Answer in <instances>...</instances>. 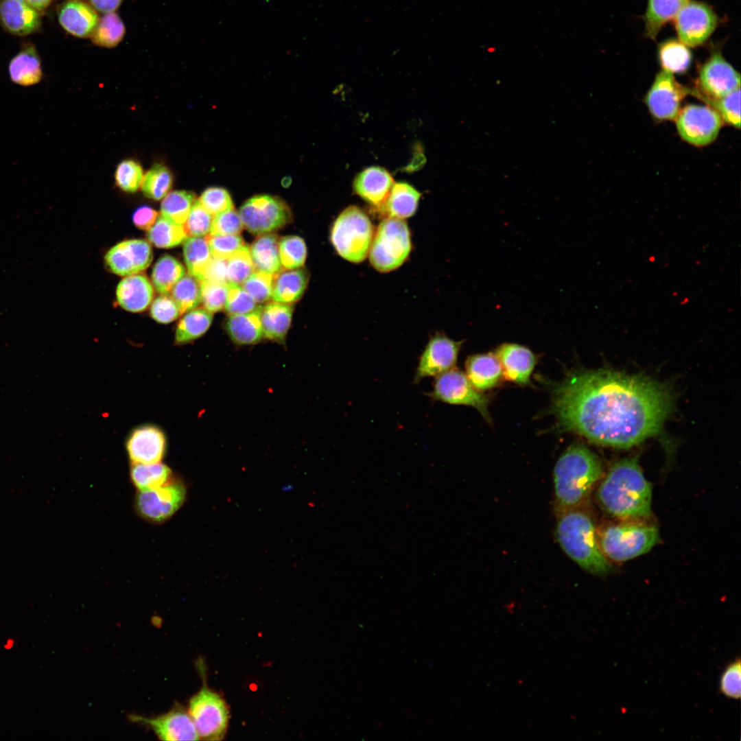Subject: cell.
Segmentation results:
<instances>
[{"label":"cell","instance_id":"cell-1","mask_svg":"<svg viewBox=\"0 0 741 741\" xmlns=\"http://www.w3.org/2000/svg\"><path fill=\"white\" fill-rule=\"evenodd\" d=\"M672 405L663 386L611 370L572 372L552 390V412L562 430L617 448L657 434Z\"/></svg>","mask_w":741,"mask_h":741},{"label":"cell","instance_id":"cell-2","mask_svg":"<svg viewBox=\"0 0 741 741\" xmlns=\"http://www.w3.org/2000/svg\"><path fill=\"white\" fill-rule=\"evenodd\" d=\"M597 498L619 520L646 521L652 515V488L635 458L615 463L601 482Z\"/></svg>","mask_w":741,"mask_h":741},{"label":"cell","instance_id":"cell-3","mask_svg":"<svg viewBox=\"0 0 741 741\" xmlns=\"http://www.w3.org/2000/svg\"><path fill=\"white\" fill-rule=\"evenodd\" d=\"M602 474L598 457L585 445H570L554 470L555 510L557 514L582 507Z\"/></svg>","mask_w":741,"mask_h":741},{"label":"cell","instance_id":"cell-4","mask_svg":"<svg viewBox=\"0 0 741 741\" xmlns=\"http://www.w3.org/2000/svg\"><path fill=\"white\" fill-rule=\"evenodd\" d=\"M557 515L556 537L564 552L590 574L611 573V563L599 548L591 517L582 507Z\"/></svg>","mask_w":741,"mask_h":741},{"label":"cell","instance_id":"cell-5","mask_svg":"<svg viewBox=\"0 0 741 741\" xmlns=\"http://www.w3.org/2000/svg\"><path fill=\"white\" fill-rule=\"evenodd\" d=\"M596 538L609 561L623 562L648 552L659 536L657 528L646 521L620 520L596 529Z\"/></svg>","mask_w":741,"mask_h":741},{"label":"cell","instance_id":"cell-6","mask_svg":"<svg viewBox=\"0 0 741 741\" xmlns=\"http://www.w3.org/2000/svg\"><path fill=\"white\" fill-rule=\"evenodd\" d=\"M373 236V226L368 215L359 207L350 206L334 222L331 241L340 256L360 263L366 258Z\"/></svg>","mask_w":741,"mask_h":741},{"label":"cell","instance_id":"cell-7","mask_svg":"<svg viewBox=\"0 0 741 741\" xmlns=\"http://www.w3.org/2000/svg\"><path fill=\"white\" fill-rule=\"evenodd\" d=\"M411 248L407 223L401 219L386 217L373 236L368 252L370 262L379 272H390L404 263Z\"/></svg>","mask_w":741,"mask_h":741},{"label":"cell","instance_id":"cell-8","mask_svg":"<svg viewBox=\"0 0 741 741\" xmlns=\"http://www.w3.org/2000/svg\"><path fill=\"white\" fill-rule=\"evenodd\" d=\"M187 711L200 739L222 740L230 720L229 707L224 698L205 683L189 701Z\"/></svg>","mask_w":741,"mask_h":741},{"label":"cell","instance_id":"cell-9","mask_svg":"<svg viewBox=\"0 0 741 741\" xmlns=\"http://www.w3.org/2000/svg\"><path fill=\"white\" fill-rule=\"evenodd\" d=\"M187 496V484L181 478L173 477L158 488L139 491L134 508L143 519L159 524L173 516L184 504Z\"/></svg>","mask_w":741,"mask_h":741},{"label":"cell","instance_id":"cell-10","mask_svg":"<svg viewBox=\"0 0 741 741\" xmlns=\"http://www.w3.org/2000/svg\"><path fill=\"white\" fill-rule=\"evenodd\" d=\"M427 395L434 401L473 407L487 421H491L489 397L475 389L467 375L457 368L436 376L433 389Z\"/></svg>","mask_w":741,"mask_h":741},{"label":"cell","instance_id":"cell-11","mask_svg":"<svg viewBox=\"0 0 741 741\" xmlns=\"http://www.w3.org/2000/svg\"><path fill=\"white\" fill-rule=\"evenodd\" d=\"M239 215L244 227L256 235H263L280 228L291 220V212L281 199L259 195L246 200Z\"/></svg>","mask_w":741,"mask_h":741},{"label":"cell","instance_id":"cell-12","mask_svg":"<svg viewBox=\"0 0 741 741\" xmlns=\"http://www.w3.org/2000/svg\"><path fill=\"white\" fill-rule=\"evenodd\" d=\"M676 126L681 137L695 146H705L718 137L722 126L718 113L710 106L690 104L679 110Z\"/></svg>","mask_w":741,"mask_h":741},{"label":"cell","instance_id":"cell-13","mask_svg":"<svg viewBox=\"0 0 741 741\" xmlns=\"http://www.w3.org/2000/svg\"><path fill=\"white\" fill-rule=\"evenodd\" d=\"M679 40L687 47L703 44L718 25V17L704 2L688 0L674 18Z\"/></svg>","mask_w":741,"mask_h":741},{"label":"cell","instance_id":"cell-14","mask_svg":"<svg viewBox=\"0 0 741 741\" xmlns=\"http://www.w3.org/2000/svg\"><path fill=\"white\" fill-rule=\"evenodd\" d=\"M697 88L694 93L705 102L719 99L740 88V75L720 51H715L701 68Z\"/></svg>","mask_w":741,"mask_h":741},{"label":"cell","instance_id":"cell-15","mask_svg":"<svg viewBox=\"0 0 741 741\" xmlns=\"http://www.w3.org/2000/svg\"><path fill=\"white\" fill-rule=\"evenodd\" d=\"M462 343L440 333L432 336L419 359L414 383L419 384L425 377H436L455 368Z\"/></svg>","mask_w":741,"mask_h":741},{"label":"cell","instance_id":"cell-16","mask_svg":"<svg viewBox=\"0 0 741 741\" xmlns=\"http://www.w3.org/2000/svg\"><path fill=\"white\" fill-rule=\"evenodd\" d=\"M690 91L679 84L673 74L660 71L645 97V102L651 115L659 120H674L682 100Z\"/></svg>","mask_w":741,"mask_h":741},{"label":"cell","instance_id":"cell-17","mask_svg":"<svg viewBox=\"0 0 741 741\" xmlns=\"http://www.w3.org/2000/svg\"><path fill=\"white\" fill-rule=\"evenodd\" d=\"M130 719L148 727L161 740H200L196 728L187 711L176 705L169 711L154 717L132 714Z\"/></svg>","mask_w":741,"mask_h":741},{"label":"cell","instance_id":"cell-18","mask_svg":"<svg viewBox=\"0 0 741 741\" xmlns=\"http://www.w3.org/2000/svg\"><path fill=\"white\" fill-rule=\"evenodd\" d=\"M104 259L113 273L126 277L146 270L152 263L153 254L149 242L134 239L121 242L113 246L106 252Z\"/></svg>","mask_w":741,"mask_h":741},{"label":"cell","instance_id":"cell-19","mask_svg":"<svg viewBox=\"0 0 741 741\" xmlns=\"http://www.w3.org/2000/svg\"><path fill=\"white\" fill-rule=\"evenodd\" d=\"M40 12L25 0H0V25L8 33L25 36L41 27Z\"/></svg>","mask_w":741,"mask_h":741},{"label":"cell","instance_id":"cell-20","mask_svg":"<svg viewBox=\"0 0 741 741\" xmlns=\"http://www.w3.org/2000/svg\"><path fill=\"white\" fill-rule=\"evenodd\" d=\"M495 355L502 368L503 377L520 385L529 383L537 363L534 353L527 347L514 343H504L495 350Z\"/></svg>","mask_w":741,"mask_h":741},{"label":"cell","instance_id":"cell-21","mask_svg":"<svg viewBox=\"0 0 741 741\" xmlns=\"http://www.w3.org/2000/svg\"><path fill=\"white\" fill-rule=\"evenodd\" d=\"M163 432L152 425H146L133 431L126 448L132 463L152 464L161 462L165 451Z\"/></svg>","mask_w":741,"mask_h":741},{"label":"cell","instance_id":"cell-22","mask_svg":"<svg viewBox=\"0 0 741 741\" xmlns=\"http://www.w3.org/2000/svg\"><path fill=\"white\" fill-rule=\"evenodd\" d=\"M57 17L67 32L81 38H90L99 20L97 11L82 0H67L61 3Z\"/></svg>","mask_w":741,"mask_h":741},{"label":"cell","instance_id":"cell-23","mask_svg":"<svg viewBox=\"0 0 741 741\" xmlns=\"http://www.w3.org/2000/svg\"><path fill=\"white\" fill-rule=\"evenodd\" d=\"M393 184V178L387 170L374 166L356 176L353 188L363 200L378 208L388 198Z\"/></svg>","mask_w":741,"mask_h":741},{"label":"cell","instance_id":"cell-24","mask_svg":"<svg viewBox=\"0 0 741 741\" xmlns=\"http://www.w3.org/2000/svg\"><path fill=\"white\" fill-rule=\"evenodd\" d=\"M154 289L148 279L141 274L126 276L117 285L116 298L123 309L130 312L145 310L152 302Z\"/></svg>","mask_w":741,"mask_h":741},{"label":"cell","instance_id":"cell-25","mask_svg":"<svg viewBox=\"0 0 741 741\" xmlns=\"http://www.w3.org/2000/svg\"><path fill=\"white\" fill-rule=\"evenodd\" d=\"M8 74L11 82L27 87L39 84L43 79L41 59L33 44H25L10 60Z\"/></svg>","mask_w":741,"mask_h":741},{"label":"cell","instance_id":"cell-26","mask_svg":"<svg viewBox=\"0 0 741 741\" xmlns=\"http://www.w3.org/2000/svg\"><path fill=\"white\" fill-rule=\"evenodd\" d=\"M466 375L479 391L496 386L503 377L501 365L491 353L469 356L465 363Z\"/></svg>","mask_w":741,"mask_h":741},{"label":"cell","instance_id":"cell-27","mask_svg":"<svg viewBox=\"0 0 741 741\" xmlns=\"http://www.w3.org/2000/svg\"><path fill=\"white\" fill-rule=\"evenodd\" d=\"M259 311V307L250 313L229 315L225 322V330L234 344L252 345L264 338Z\"/></svg>","mask_w":741,"mask_h":741},{"label":"cell","instance_id":"cell-28","mask_svg":"<svg viewBox=\"0 0 741 741\" xmlns=\"http://www.w3.org/2000/svg\"><path fill=\"white\" fill-rule=\"evenodd\" d=\"M259 314L264 338L284 344L291 325L292 307L274 301L260 307Z\"/></svg>","mask_w":741,"mask_h":741},{"label":"cell","instance_id":"cell-29","mask_svg":"<svg viewBox=\"0 0 741 741\" xmlns=\"http://www.w3.org/2000/svg\"><path fill=\"white\" fill-rule=\"evenodd\" d=\"M421 193L406 183H394L385 202L379 207L387 217L405 219L413 215Z\"/></svg>","mask_w":741,"mask_h":741},{"label":"cell","instance_id":"cell-30","mask_svg":"<svg viewBox=\"0 0 741 741\" xmlns=\"http://www.w3.org/2000/svg\"><path fill=\"white\" fill-rule=\"evenodd\" d=\"M308 283V274L304 268L287 269L274 275L272 299L290 304L298 301Z\"/></svg>","mask_w":741,"mask_h":741},{"label":"cell","instance_id":"cell-31","mask_svg":"<svg viewBox=\"0 0 741 741\" xmlns=\"http://www.w3.org/2000/svg\"><path fill=\"white\" fill-rule=\"evenodd\" d=\"M279 242L276 235L268 233L253 242L249 248L255 271L275 275L282 270Z\"/></svg>","mask_w":741,"mask_h":741},{"label":"cell","instance_id":"cell-32","mask_svg":"<svg viewBox=\"0 0 741 741\" xmlns=\"http://www.w3.org/2000/svg\"><path fill=\"white\" fill-rule=\"evenodd\" d=\"M688 0H648L644 17L645 34L655 40L662 27L675 18Z\"/></svg>","mask_w":741,"mask_h":741},{"label":"cell","instance_id":"cell-33","mask_svg":"<svg viewBox=\"0 0 741 741\" xmlns=\"http://www.w3.org/2000/svg\"><path fill=\"white\" fill-rule=\"evenodd\" d=\"M183 256L190 275L199 282L212 259L207 237H189L183 244Z\"/></svg>","mask_w":741,"mask_h":741},{"label":"cell","instance_id":"cell-34","mask_svg":"<svg viewBox=\"0 0 741 741\" xmlns=\"http://www.w3.org/2000/svg\"><path fill=\"white\" fill-rule=\"evenodd\" d=\"M130 479L139 491L158 488L172 478V472L168 466L159 462L152 464L132 463Z\"/></svg>","mask_w":741,"mask_h":741},{"label":"cell","instance_id":"cell-35","mask_svg":"<svg viewBox=\"0 0 741 741\" xmlns=\"http://www.w3.org/2000/svg\"><path fill=\"white\" fill-rule=\"evenodd\" d=\"M658 57L663 70L672 74L685 72L692 59L688 47L674 38L666 40L659 45Z\"/></svg>","mask_w":741,"mask_h":741},{"label":"cell","instance_id":"cell-36","mask_svg":"<svg viewBox=\"0 0 741 741\" xmlns=\"http://www.w3.org/2000/svg\"><path fill=\"white\" fill-rule=\"evenodd\" d=\"M212 313L204 308L191 309L180 320L175 333V342L182 344L203 336L210 327Z\"/></svg>","mask_w":741,"mask_h":741},{"label":"cell","instance_id":"cell-37","mask_svg":"<svg viewBox=\"0 0 741 741\" xmlns=\"http://www.w3.org/2000/svg\"><path fill=\"white\" fill-rule=\"evenodd\" d=\"M185 273L184 266L178 260L171 255H164L154 266L152 281L158 293L168 295Z\"/></svg>","mask_w":741,"mask_h":741},{"label":"cell","instance_id":"cell-38","mask_svg":"<svg viewBox=\"0 0 741 741\" xmlns=\"http://www.w3.org/2000/svg\"><path fill=\"white\" fill-rule=\"evenodd\" d=\"M147 237L156 247L170 248L184 242L187 235L183 224L175 223L161 214L148 231Z\"/></svg>","mask_w":741,"mask_h":741},{"label":"cell","instance_id":"cell-39","mask_svg":"<svg viewBox=\"0 0 741 741\" xmlns=\"http://www.w3.org/2000/svg\"><path fill=\"white\" fill-rule=\"evenodd\" d=\"M125 34L126 27L121 19L113 12L106 13L99 18L90 38L97 46L112 48L123 40Z\"/></svg>","mask_w":741,"mask_h":741},{"label":"cell","instance_id":"cell-40","mask_svg":"<svg viewBox=\"0 0 741 741\" xmlns=\"http://www.w3.org/2000/svg\"><path fill=\"white\" fill-rule=\"evenodd\" d=\"M194 202L195 195L191 191H172L163 198L161 214L175 223L184 224Z\"/></svg>","mask_w":741,"mask_h":741},{"label":"cell","instance_id":"cell-41","mask_svg":"<svg viewBox=\"0 0 741 741\" xmlns=\"http://www.w3.org/2000/svg\"><path fill=\"white\" fill-rule=\"evenodd\" d=\"M172 183L173 176L170 170L165 165L156 164L143 177L141 189L148 198L159 200L168 193Z\"/></svg>","mask_w":741,"mask_h":741},{"label":"cell","instance_id":"cell-42","mask_svg":"<svg viewBox=\"0 0 741 741\" xmlns=\"http://www.w3.org/2000/svg\"><path fill=\"white\" fill-rule=\"evenodd\" d=\"M170 293L180 315L195 309L201 303L200 283L189 274H185Z\"/></svg>","mask_w":741,"mask_h":741},{"label":"cell","instance_id":"cell-43","mask_svg":"<svg viewBox=\"0 0 741 741\" xmlns=\"http://www.w3.org/2000/svg\"><path fill=\"white\" fill-rule=\"evenodd\" d=\"M281 265L285 269L301 268L306 259L307 248L304 240L298 236H286L279 242Z\"/></svg>","mask_w":741,"mask_h":741},{"label":"cell","instance_id":"cell-44","mask_svg":"<svg viewBox=\"0 0 741 741\" xmlns=\"http://www.w3.org/2000/svg\"><path fill=\"white\" fill-rule=\"evenodd\" d=\"M228 282L241 285L254 271L250 248L244 245L226 259Z\"/></svg>","mask_w":741,"mask_h":741},{"label":"cell","instance_id":"cell-45","mask_svg":"<svg viewBox=\"0 0 741 741\" xmlns=\"http://www.w3.org/2000/svg\"><path fill=\"white\" fill-rule=\"evenodd\" d=\"M706 102L718 113L722 121L740 128V88L721 98L707 100Z\"/></svg>","mask_w":741,"mask_h":741},{"label":"cell","instance_id":"cell-46","mask_svg":"<svg viewBox=\"0 0 741 741\" xmlns=\"http://www.w3.org/2000/svg\"><path fill=\"white\" fill-rule=\"evenodd\" d=\"M200 283L201 303L205 309L215 313L224 309L228 283L204 279Z\"/></svg>","mask_w":741,"mask_h":741},{"label":"cell","instance_id":"cell-47","mask_svg":"<svg viewBox=\"0 0 741 741\" xmlns=\"http://www.w3.org/2000/svg\"><path fill=\"white\" fill-rule=\"evenodd\" d=\"M213 215L195 200L183 226L187 236L206 237L210 233Z\"/></svg>","mask_w":741,"mask_h":741},{"label":"cell","instance_id":"cell-48","mask_svg":"<svg viewBox=\"0 0 741 741\" xmlns=\"http://www.w3.org/2000/svg\"><path fill=\"white\" fill-rule=\"evenodd\" d=\"M274 275L259 271H254L241 286L257 303L268 301L272 298Z\"/></svg>","mask_w":741,"mask_h":741},{"label":"cell","instance_id":"cell-49","mask_svg":"<svg viewBox=\"0 0 741 741\" xmlns=\"http://www.w3.org/2000/svg\"><path fill=\"white\" fill-rule=\"evenodd\" d=\"M258 308L256 301L241 285L228 283L227 298L224 307L227 314H247Z\"/></svg>","mask_w":741,"mask_h":741},{"label":"cell","instance_id":"cell-50","mask_svg":"<svg viewBox=\"0 0 741 741\" xmlns=\"http://www.w3.org/2000/svg\"><path fill=\"white\" fill-rule=\"evenodd\" d=\"M143 178L141 166L133 160L123 161L116 169V185L124 191L135 192L141 186Z\"/></svg>","mask_w":741,"mask_h":741},{"label":"cell","instance_id":"cell-51","mask_svg":"<svg viewBox=\"0 0 741 741\" xmlns=\"http://www.w3.org/2000/svg\"><path fill=\"white\" fill-rule=\"evenodd\" d=\"M719 691L725 697L737 700L741 694L740 659L731 661L723 670L719 681Z\"/></svg>","mask_w":741,"mask_h":741},{"label":"cell","instance_id":"cell-52","mask_svg":"<svg viewBox=\"0 0 741 741\" xmlns=\"http://www.w3.org/2000/svg\"><path fill=\"white\" fill-rule=\"evenodd\" d=\"M207 239L213 257L227 259L244 245L239 235H209Z\"/></svg>","mask_w":741,"mask_h":741},{"label":"cell","instance_id":"cell-53","mask_svg":"<svg viewBox=\"0 0 741 741\" xmlns=\"http://www.w3.org/2000/svg\"><path fill=\"white\" fill-rule=\"evenodd\" d=\"M202 205L213 215L233 209V204L228 192L221 187H209L204 191L198 200Z\"/></svg>","mask_w":741,"mask_h":741},{"label":"cell","instance_id":"cell-54","mask_svg":"<svg viewBox=\"0 0 741 741\" xmlns=\"http://www.w3.org/2000/svg\"><path fill=\"white\" fill-rule=\"evenodd\" d=\"M243 228L239 213L232 209L213 215L209 235H239Z\"/></svg>","mask_w":741,"mask_h":741},{"label":"cell","instance_id":"cell-55","mask_svg":"<svg viewBox=\"0 0 741 741\" xmlns=\"http://www.w3.org/2000/svg\"><path fill=\"white\" fill-rule=\"evenodd\" d=\"M150 315L156 322L167 324L178 318L180 314L174 300L168 295L161 294L152 301Z\"/></svg>","mask_w":741,"mask_h":741},{"label":"cell","instance_id":"cell-56","mask_svg":"<svg viewBox=\"0 0 741 741\" xmlns=\"http://www.w3.org/2000/svg\"><path fill=\"white\" fill-rule=\"evenodd\" d=\"M158 214L156 210L142 206L135 210L132 215L134 224L139 229L148 231L153 226Z\"/></svg>","mask_w":741,"mask_h":741},{"label":"cell","instance_id":"cell-57","mask_svg":"<svg viewBox=\"0 0 741 741\" xmlns=\"http://www.w3.org/2000/svg\"><path fill=\"white\" fill-rule=\"evenodd\" d=\"M204 279L228 283L226 271V259L212 257L205 270Z\"/></svg>","mask_w":741,"mask_h":741},{"label":"cell","instance_id":"cell-58","mask_svg":"<svg viewBox=\"0 0 741 741\" xmlns=\"http://www.w3.org/2000/svg\"><path fill=\"white\" fill-rule=\"evenodd\" d=\"M90 5L97 12L106 14L115 12L123 0H89Z\"/></svg>","mask_w":741,"mask_h":741},{"label":"cell","instance_id":"cell-59","mask_svg":"<svg viewBox=\"0 0 741 741\" xmlns=\"http://www.w3.org/2000/svg\"><path fill=\"white\" fill-rule=\"evenodd\" d=\"M53 0H25L32 7L40 12L45 10Z\"/></svg>","mask_w":741,"mask_h":741}]
</instances>
